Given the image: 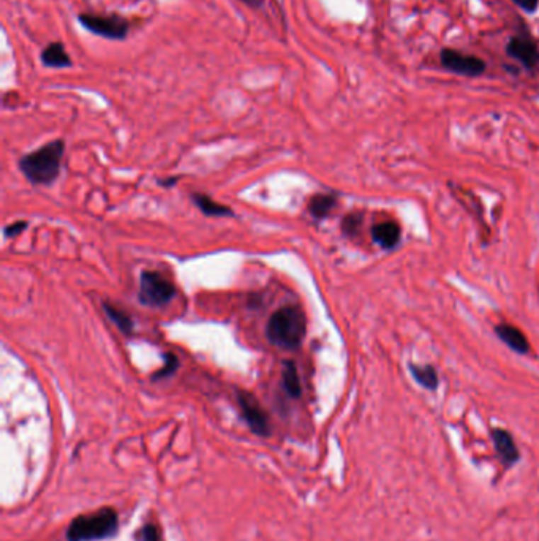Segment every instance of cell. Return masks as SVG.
<instances>
[{
  "label": "cell",
  "mask_w": 539,
  "mask_h": 541,
  "mask_svg": "<svg viewBox=\"0 0 539 541\" xmlns=\"http://www.w3.org/2000/svg\"><path fill=\"white\" fill-rule=\"evenodd\" d=\"M65 152V143L56 140L45 145L33 152L24 155L19 160V169L32 184L37 186H50L57 179L62 168V157Z\"/></svg>",
  "instance_id": "obj_1"
},
{
  "label": "cell",
  "mask_w": 539,
  "mask_h": 541,
  "mask_svg": "<svg viewBox=\"0 0 539 541\" xmlns=\"http://www.w3.org/2000/svg\"><path fill=\"white\" fill-rule=\"evenodd\" d=\"M307 331L305 313L297 306H285L271 315L266 335L272 345L283 350H296Z\"/></svg>",
  "instance_id": "obj_2"
},
{
  "label": "cell",
  "mask_w": 539,
  "mask_h": 541,
  "mask_svg": "<svg viewBox=\"0 0 539 541\" xmlns=\"http://www.w3.org/2000/svg\"><path fill=\"white\" fill-rule=\"evenodd\" d=\"M119 527L118 513L113 508H103L91 515L78 516L72 520L67 530L68 541H95L111 537Z\"/></svg>",
  "instance_id": "obj_3"
},
{
  "label": "cell",
  "mask_w": 539,
  "mask_h": 541,
  "mask_svg": "<svg viewBox=\"0 0 539 541\" xmlns=\"http://www.w3.org/2000/svg\"><path fill=\"white\" fill-rule=\"evenodd\" d=\"M176 296V286L166 277L154 271L141 274L138 299L147 307H163Z\"/></svg>",
  "instance_id": "obj_4"
},
{
  "label": "cell",
  "mask_w": 539,
  "mask_h": 541,
  "mask_svg": "<svg viewBox=\"0 0 539 541\" xmlns=\"http://www.w3.org/2000/svg\"><path fill=\"white\" fill-rule=\"evenodd\" d=\"M78 19L84 29L108 40H125L130 30L127 19L119 15L100 16L91 15V13H83V15L78 16Z\"/></svg>",
  "instance_id": "obj_5"
},
{
  "label": "cell",
  "mask_w": 539,
  "mask_h": 541,
  "mask_svg": "<svg viewBox=\"0 0 539 541\" xmlns=\"http://www.w3.org/2000/svg\"><path fill=\"white\" fill-rule=\"evenodd\" d=\"M440 64L446 72L468 78L481 77L487 68V64L481 57L455 51L454 48H443L440 52Z\"/></svg>",
  "instance_id": "obj_6"
},
{
  "label": "cell",
  "mask_w": 539,
  "mask_h": 541,
  "mask_svg": "<svg viewBox=\"0 0 539 541\" xmlns=\"http://www.w3.org/2000/svg\"><path fill=\"white\" fill-rule=\"evenodd\" d=\"M506 54L508 57L517 60L525 70L533 72L539 67V46L535 38L525 33H518L509 38L506 43Z\"/></svg>",
  "instance_id": "obj_7"
},
{
  "label": "cell",
  "mask_w": 539,
  "mask_h": 541,
  "mask_svg": "<svg viewBox=\"0 0 539 541\" xmlns=\"http://www.w3.org/2000/svg\"><path fill=\"white\" fill-rule=\"evenodd\" d=\"M237 401H239V406H241L244 420L247 421L251 433H255L256 435H261V437L269 435L271 433L269 418H268V413L263 410L261 403L258 402L256 397L247 391H237Z\"/></svg>",
  "instance_id": "obj_8"
},
{
  "label": "cell",
  "mask_w": 539,
  "mask_h": 541,
  "mask_svg": "<svg viewBox=\"0 0 539 541\" xmlns=\"http://www.w3.org/2000/svg\"><path fill=\"white\" fill-rule=\"evenodd\" d=\"M495 333L504 344H506L511 350L517 353H528L530 352V342L525 338L523 333L517 328L511 325H500L495 328Z\"/></svg>",
  "instance_id": "obj_9"
},
{
  "label": "cell",
  "mask_w": 539,
  "mask_h": 541,
  "mask_svg": "<svg viewBox=\"0 0 539 541\" xmlns=\"http://www.w3.org/2000/svg\"><path fill=\"white\" fill-rule=\"evenodd\" d=\"M40 59H42L43 65L51 68H67L73 65L65 46L59 42L47 45L40 54Z\"/></svg>",
  "instance_id": "obj_10"
},
{
  "label": "cell",
  "mask_w": 539,
  "mask_h": 541,
  "mask_svg": "<svg viewBox=\"0 0 539 541\" xmlns=\"http://www.w3.org/2000/svg\"><path fill=\"white\" fill-rule=\"evenodd\" d=\"M492 437H494L495 448H497L498 454H500L503 461L506 464H514L518 459V451H517V447L513 440V437H511L506 430H503V429L494 430Z\"/></svg>",
  "instance_id": "obj_11"
},
{
  "label": "cell",
  "mask_w": 539,
  "mask_h": 541,
  "mask_svg": "<svg viewBox=\"0 0 539 541\" xmlns=\"http://www.w3.org/2000/svg\"><path fill=\"white\" fill-rule=\"evenodd\" d=\"M373 241L380 244L385 249H392L400 239V228L397 223L394 222H385L380 225H375L372 230Z\"/></svg>",
  "instance_id": "obj_12"
},
{
  "label": "cell",
  "mask_w": 539,
  "mask_h": 541,
  "mask_svg": "<svg viewBox=\"0 0 539 541\" xmlns=\"http://www.w3.org/2000/svg\"><path fill=\"white\" fill-rule=\"evenodd\" d=\"M193 203L198 206L203 214H206L209 217H227V216H233V211H231L228 206H223V204L217 203L214 200H210L209 196L201 195V194H195L192 196Z\"/></svg>",
  "instance_id": "obj_13"
},
{
  "label": "cell",
  "mask_w": 539,
  "mask_h": 541,
  "mask_svg": "<svg viewBox=\"0 0 539 541\" xmlns=\"http://www.w3.org/2000/svg\"><path fill=\"white\" fill-rule=\"evenodd\" d=\"M282 379H283V386L291 397H301L302 394V386H301V380H299V374L296 364L293 361H286L283 364V371H282Z\"/></svg>",
  "instance_id": "obj_14"
},
{
  "label": "cell",
  "mask_w": 539,
  "mask_h": 541,
  "mask_svg": "<svg viewBox=\"0 0 539 541\" xmlns=\"http://www.w3.org/2000/svg\"><path fill=\"white\" fill-rule=\"evenodd\" d=\"M337 203V196L332 194H318L310 200L309 211L315 218H324L334 209Z\"/></svg>",
  "instance_id": "obj_15"
},
{
  "label": "cell",
  "mask_w": 539,
  "mask_h": 541,
  "mask_svg": "<svg viewBox=\"0 0 539 541\" xmlns=\"http://www.w3.org/2000/svg\"><path fill=\"white\" fill-rule=\"evenodd\" d=\"M103 309L108 315V318L119 328L124 334H132L133 331V320L127 312L119 309L118 306H113L109 303H103Z\"/></svg>",
  "instance_id": "obj_16"
},
{
  "label": "cell",
  "mask_w": 539,
  "mask_h": 541,
  "mask_svg": "<svg viewBox=\"0 0 539 541\" xmlns=\"http://www.w3.org/2000/svg\"><path fill=\"white\" fill-rule=\"evenodd\" d=\"M410 371H412L413 379L418 381L421 386H424L427 389H436V386H438V375H436L433 367L412 364Z\"/></svg>",
  "instance_id": "obj_17"
},
{
  "label": "cell",
  "mask_w": 539,
  "mask_h": 541,
  "mask_svg": "<svg viewBox=\"0 0 539 541\" xmlns=\"http://www.w3.org/2000/svg\"><path fill=\"white\" fill-rule=\"evenodd\" d=\"M177 367H179V361H177L176 356L173 353H166L165 355V366H163L159 372L154 374L152 379L154 380L168 379V377H171L177 371Z\"/></svg>",
  "instance_id": "obj_18"
},
{
  "label": "cell",
  "mask_w": 539,
  "mask_h": 541,
  "mask_svg": "<svg viewBox=\"0 0 539 541\" xmlns=\"http://www.w3.org/2000/svg\"><path fill=\"white\" fill-rule=\"evenodd\" d=\"M140 541H160L157 527L152 524L142 527V530L140 533Z\"/></svg>",
  "instance_id": "obj_19"
},
{
  "label": "cell",
  "mask_w": 539,
  "mask_h": 541,
  "mask_svg": "<svg viewBox=\"0 0 539 541\" xmlns=\"http://www.w3.org/2000/svg\"><path fill=\"white\" fill-rule=\"evenodd\" d=\"M359 223H361V217L359 216H356V214L348 216L345 221H344V230H345L346 235H354V233H356V230H358V227H359Z\"/></svg>",
  "instance_id": "obj_20"
},
{
  "label": "cell",
  "mask_w": 539,
  "mask_h": 541,
  "mask_svg": "<svg viewBox=\"0 0 539 541\" xmlns=\"http://www.w3.org/2000/svg\"><path fill=\"white\" fill-rule=\"evenodd\" d=\"M514 5H517L518 9L523 10L525 13H535L539 6V0H511Z\"/></svg>",
  "instance_id": "obj_21"
},
{
  "label": "cell",
  "mask_w": 539,
  "mask_h": 541,
  "mask_svg": "<svg viewBox=\"0 0 539 541\" xmlns=\"http://www.w3.org/2000/svg\"><path fill=\"white\" fill-rule=\"evenodd\" d=\"M25 228H27L25 222H16L13 225H8V227L4 230V233H5L6 238H11V236L19 235V233H23V230H25Z\"/></svg>",
  "instance_id": "obj_22"
},
{
  "label": "cell",
  "mask_w": 539,
  "mask_h": 541,
  "mask_svg": "<svg viewBox=\"0 0 539 541\" xmlns=\"http://www.w3.org/2000/svg\"><path fill=\"white\" fill-rule=\"evenodd\" d=\"M244 4H247L249 6H251V9H256V10H264L266 6H268L269 0H242Z\"/></svg>",
  "instance_id": "obj_23"
}]
</instances>
